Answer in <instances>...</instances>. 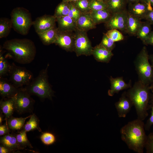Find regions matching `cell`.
Here are the masks:
<instances>
[{
    "instance_id": "cell-6",
    "label": "cell",
    "mask_w": 153,
    "mask_h": 153,
    "mask_svg": "<svg viewBox=\"0 0 153 153\" xmlns=\"http://www.w3.org/2000/svg\"><path fill=\"white\" fill-rule=\"evenodd\" d=\"M10 16L14 30L22 35L27 34L33 22L29 10L23 7H17L12 10Z\"/></svg>"
},
{
    "instance_id": "cell-52",
    "label": "cell",
    "mask_w": 153,
    "mask_h": 153,
    "mask_svg": "<svg viewBox=\"0 0 153 153\" xmlns=\"http://www.w3.org/2000/svg\"><path fill=\"white\" fill-rule=\"evenodd\" d=\"M100 0L103 1H104V2H105L106 3V2H107V0Z\"/></svg>"
},
{
    "instance_id": "cell-20",
    "label": "cell",
    "mask_w": 153,
    "mask_h": 153,
    "mask_svg": "<svg viewBox=\"0 0 153 153\" xmlns=\"http://www.w3.org/2000/svg\"><path fill=\"white\" fill-rule=\"evenodd\" d=\"M59 31L75 32L77 30L76 22L68 16L56 18Z\"/></svg>"
},
{
    "instance_id": "cell-10",
    "label": "cell",
    "mask_w": 153,
    "mask_h": 153,
    "mask_svg": "<svg viewBox=\"0 0 153 153\" xmlns=\"http://www.w3.org/2000/svg\"><path fill=\"white\" fill-rule=\"evenodd\" d=\"M127 19V10L112 14L109 19L104 25L109 30L116 29L126 32Z\"/></svg>"
},
{
    "instance_id": "cell-35",
    "label": "cell",
    "mask_w": 153,
    "mask_h": 153,
    "mask_svg": "<svg viewBox=\"0 0 153 153\" xmlns=\"http://www.w3.org/2000/svg\"><path fill=\"white\" fill-rule=\"evenodd\" d=\"M99 44L110 52H112L115 46V42L105 33H103L101 41Z\"/></svg>"
},
{
    "instance_id": "cell-16",
    "label": "cell",
    "mask_w": 153,
    "mask_h": 153,
    "mask_svg": "<svg viewBox=\"0 0 153 153\" xmlns=\"http://www.w3.org/2000/svg\"><path fill=\"white\" fill-rule=\"evenodd\" d=\"M110 89L108 92L109 95L112 96L115 94L118 93L120 91L132 87L131 81L127 83L123 80L122 77L113 78L111 76L110 78Z\"/></svg>"
},
{
    "instance_id": "cell-24",
    "label": "cell",
    "mask_w": 153,
    "mask_h": 153,
    "mask_svg": "<svg viewBox=\"0 0 153 153\" xmlns=\"http://www.w3.org/2000/svg\"><path fill=\"white\" fill-rule=\"evenodd\" d=\"M89 14L97 25L107 22L110 18L112 13L107 8L97 11H91Z\"/></svg>"
},
{
    "instance_id": "cell-32",
    "label": "cell",
    "mask_w": 153,
    "mask_h": 153,
    "mask_svg": "<svg viewBox=\"0 0 153 153\" xmlns=\"http://www.w3.org/2000/svg\"><path fill=\"white\" fill-rule=\"evenodd\" d=\"M91 0H78L72 3L78 9L81 13H89L91 11L89 5Z\"/></svg>"
},
{
    "instance_id": "cell-26",
    "label": "cell",
    "mask_w": 153,
    "mask_h": 153,
    "mask_svg": "<svg viewBox=\"0 0 153 153\" xmlns=\"http://www.w3.org/2000/svg\"><path fill=\"white\" fill-rule=\"evenodd\" d=\"M106 3L112 14L126 10L128 3L126 0H107Z\"/></svg>"
},
{
    "instance_id": "cell-39",
    "label": "cell",
    "mask_w": 153,
    "mask_h": 153,
    "mask_svg": "<svg viewBox=\"0 0 153 153\" xmlns=\"http://www.w3.org/2000/svg\"><path fill=\"white\" fill-rule=\"evenodd\" d=\"M145 148L146 153H153V132L147 136Z\"/></svg>"
},
{
    "instance_id": "cell-49",
    "label": "cell",
    "mask_w": 153,
    "mask_h": 153,
    "mask_svg": "<svg viewBox=\"0 0 153 153\" xmlns=\"http://www.w3.org/2000/svg\"><path fill=\"white\" fill-rule=\"evenodd\" d=\"M149 4L153 6V0H145Z\"/></svg>"
},
{
    "instance_id": "cell-9",
    "label": "cell",
    "mask_w": 153,
    "mask_h": 153,
    "mask_svg": "<svg viewBox=\"0 0 153 153\" xmlns=\"http://www.w3.org/2000/svg\"><path fill=\"white\" fill-rule=\"evenodd\" d=\"M74 51L77 56L92 55L93 48L87 32L76 30L75 32Z\"/></svg>"
},
{
    "instance_id": "cell-43",
    "label": "cell",
    "mask_w": 153,
    "mask_h": 153,
    "mask_svg": "<svg viewBox=\"0 0 153 153\" xmlns=\"http://www.w3.org/2000/svg\"><path fill=\"white\" fill-rule=\"evenodd\" d=\"M145 44H149L153 46V31L150 32Z\"/></svg>"
},
{
    "instance_id": "cell-37",
    "label": "cell",
    "mask_w": 153,
    "mask_h": 153,
    "mask_svg": "<svg viewBox=\"0 0 153 153\" xmlns=\"http://www.w3.org/2000/svg\"><path fill=\"white\" fill-rule=\"evenodd\" d=\"M40 138L42 142L47 145L53 144L56 141V138L54 135L50 132L43 133L41 135Z\"/></svg>"
},
{
    "instance_id": "cell-50",
    "label": "cell",
    "mask_w": 153,
    "mask_h": 153,
    "mask_svg": "<svg viewBox=\"0 0 153 153\" xmlns=\"http://www.w3.org/2000/svg\"><path fill=\"white\" fill-rule=\"evenodd\" d=\"M149 59L151 60L152 64V66H153V55H151L149 56Z\"/></svg>"
},
{
    "instance_id": "cell-48",
    "label": "cell",
    "mask_w": 153,
    "mask_h": 153,
    "mask_svg": "<svg viewBox=\"0 0 153 153\" xmlns=\"http://www.w3.org/2000/svg\"><path fill=\"white\" fill-rule=\"evenodd\" d=\"M78 0H62V1L69 3H72L75 2Z\"/></svg>"
},
{
    "instance_id": "cell-12",
    "label": "cell",
    "mask_w": 153,
    "mask_h": 153,
    "mask_svg": "<svg viewBox=\"0 0 153 153\" xmlns=\"http://www.w3.org/2000/svg\"><path fill=\"white\" fill-rule=\"evenodd\" d=\"M56 19L54 15L45 14L37 18L33 22L37 34L42 33L56 26Z\"/></svg>"
},
{
    "instance_id": "cell-33",
    "label": "cell",
    "mask_w": 153,
    "mask_h": 153,
    "mask_svg": "<svg viewBox=\"0 0 153 153\" xmlns=\"http://www.w3.org/2000/svg\"><path fill=\"white\" fill-rule=\"evenodd\" d=\"M16 139L20 146L23 148L28 147L30 148H33L31 143L27 137L26 132L20 131L18 134H16Z\"/></svg>"
},
{
    "instance_id": "cell-1",
    "label": "cell",
    "mask_w": 153,
    "mask_h": 153,
    "mask_svg": "<svg viewBox=\"0 0 153 153\" xmlns=\"http://www.w3.org/2000/svg\"><path fill=\"white\" fill-rule=\"evenodd\" d=\"M143 121L138 119L129 122L120 130L121 139L128 148L137 153H143L147 136Z\"/></svg>"
},
{
    "instance_id": "cell-45",
    "label": "cell",
    "mask_w": 153,
    "mask_h": 153,
    "mask_svg": "<svg viewBox=\"0 0 153 153\" xmlns=\"http://www.w3.org/2000/svg\"><path fill=\"white\" fill-rule=\"evenodd\" d=\"M128 3L129 4L134 3L140 1H145V0H126Z\"/></svg>"
},
{
    "instance_id": "cell-19",
    "label": "cell",
    "mask_w": 153,
    "mask_h": 153,
    "mask_svg": "<svg viewBox=\"0 0 153 153\" xmlns=\"http://www.w3.org/2000/svg\"><path fill=\"white\" fill-rule=\"evenodd\" d=\"M92 55L97 61L107 63L109 62L113 55L112 52L99 44L93 47Z\"/></svg>"
},
{
    "instance_id": "cell-28",
    "label": "cell",
    "mask_w": 153,
    "mask_h": 153,
    "mask_svg": "<svg viewBox=\"0 0 153 153\" xmlns=\"http://www.w3.org/2000/svg\"><path fill=\"white\" fill-rule=\"evenodd\" d=\"M151 24L148 22H143L139 29L136 36L145 44L151 31Z\"/></svg>"
},
{
    "instance_id": "cell-31",
    "label": "cell",
    "mask_w": 153,
    "mask_h": 153,
    "mask_svg": "<svg viewBox=\"0 0 153 153\" xmlns=\"http://www.w3.org/2000/svg\"><path fill=\"white\" fill-rule=\"evenodd\" d=\"M70 6V3L62 1L56 7L53 15L56 18L68 15Z\"/></svg>"
},
{
    "instance_id": "cell-4",
    "label": "cell",
    "mask_w": 153,
    "mask_h": 153,
    "mask_svg": "<svg viewBox=\"0 0 153 153\" xmlns=\"http://www.w3.org/2000/svg\"><path fill=\"white\" fill-rule=\"evenodd\" d=\"M49 66L48 64L45 68L41 70L37 76L24 88L31 95H35L42 100L48 99L52 100L54 92L48 80Z\"/></svg>"
},
{
    "instance_id": "cell-47",
    "label": "cell",
    "mask_w": 153,
    "mask_h": 153,
    "mask_svg": "<svg viewBox=\"0 0 153 153\" xmlns=\"http://www.w3.org/2000/svg\"><path fill=\"white\" fill-rule=\"evenodd\" d=\"M149 102H150V105H149L153 106V94H150Z\"/></svg>"
},
{
    "instance_id": "cell-30",
    "label": "cell",
    "mask_w": 153,
    "mask_h": 153,
    "mask_svg": "<svg viewBox=\"0 0 153 153\" xmlns=\"http://www.w3.org/2000/svg\"><path fill=\"white\" fill-rule=\"evenodd\" d=\"M2 47H0V77L8 75L11 67L10 64L6 59L3 56Z\"/></svg>"
},
{
    "instance_id": "cell-38",
    "label": "cell",
    "mask_w": 153,
    "mask_h": 153,
    "mask_svg": "<svg viewBox=\"0 0 153 153\" xmlns=\"http://www.w3.org/2000/svg\"><path fill=\"white\" fill-rule=\"evenodd\" d=\"M81 12L74 5L70 3V9L68 16L76 22L79 18Z\"/></svg>"
},
{
    "instance_id": "cell-17",
    "label": "cell",
    "mask_w": 153,
    "mask_h": 153,
    "mask_svg": "<svg viewBox=\"0 0 153 153\" xmlns=\"http://www.w3.org/2000/svg\"><path fill=\"white\" fill-rule=\"evenodd\" d=\"M76 29L80 31L87 32L95 29L96 25L89 13H81L78 20L76 22Z\"/></svg>"
},
{
    "instance_id": "cell-25",
    "label": "cell",
    "mask_w": 153,
    "mask_h": 153,
    "mask_svg": "<svg viewBox=\"0 0 153 153\" xmlns=\"http://www.w3.org/2000/svg\"><path fill=\"white\" fill-rule=\"evenodd\" d=\"M31 115L25 118H15L12 116L6 121L9 128L13 130H21L26 119L30 118Z\"/></svg>"
},
{
    "instance_id": "cell-22",
    "label": "cell",
    "mask_w": 153,
    "mask_h": 153,
    "mask_svg": "<svg viewBox=\"0 0 153 153\" xmlns=\"http://www.w3.org/2000/svg\"><path fill=\"white\" fill-rule=\"evenodd\" d=\"M142 22L141 20L130 14L127 10L126 32L131 36H136Z\"/></svg>"
},
{
    "instance_id": "cell-51",
    "label": "cell",
    "mask_w": 153,
    "mask_h": 153,
    "mask_svg": "<svg viewBox=\"0 0 153 153\" xmlns=\"http://www.w3.org/2000/svg\"><path fill=\"white\" fill-rule=\"evenodd\" d=\"M152 83V84H151V86H150V89L152 91L153 94V80L151 82V83Z\"/></svg>"
},
{
    "instance_id": "cell-18",
    "label": "cell",
    "mask_w": 153,
    "mask_h": 153,
    "mask_svg": "<svg viewBox=\"0 0 153 153\" xmlns=\"http://www.w3.org/2000/svg\"><path fill=\"white\" fill-rule=\"evenodd\" d=\"M16 135L14 133H9L1 136L0 139V144L8 148L12 152L24 149L18 142Z\"/></svg>"
},
{
    "instance_id": "cell-15",
    "label": "cell",
    "mask_w": 153,
    "mask_h": 153,
    "mask_svg": "<svg viewBox=\"0 0 153 153\" xmlns=\"http://www.w3.org/2000/svg\"><path fill=\"white\" fill-rule=\"evenodd\" d=\"M19 88L15 86L7 78L0 77V95L2 98L14 97Z\"/></svg>"
},
{
    "instance_id": "cell-3",
    "label": "cell",
    "mask_w": 153,
    "mask_h": 153,
    "mask_svg": "<svg viewBox=\"0 0 153 153\" xmlns=\"http://www.w3.org/2000/svg\"><path fill=\"white\" fill-rule=\"evenodd\" d=\"M150 90L149 85L144 84L138 80L126 92L135 107L137 118L142 121L144 120L148 115Z\"/></svg>"
},
{
    "instance_id": "cell-29",
    "label": "cell",
    "mask_w": 153,
    "mask_h": 153,
    "mask_svg": "<svg viewBox=\"0 0 153 153\" xmlns=\"http://www.w3.org/2000/svg\"><path fill=\"white\" fill-rule=\"evenodd\" d=\"M12 25L11 19L7 18L0 19V38L7 37L10 33Z\"/></svg>"
},
{
    "instance_id": "cell-11",
    "label": "cell",
    "mask_w": 153,
    "mask_h": 153,
    "mask_svg": "<svg viewBox=\"0 0 153 153\" xmlns=\"http://www.w3.org/2000/svg\"><path fill=\"white\" fill-rule=\"evenodd\" d=\"M75 41L74 32L63 31L58 30L54 43L67 52L74 51Z\"/></svg>"
},
{
    "instance_id": "cell-44",
    "label": "cell",
    "mask_w": 153,
    "mask_h": 153,
    "mask_svg": "<svg viewBox=\"0 0 153 153\" xmlns=\"http://www.w3.org/2000/svg\"><path fill=\"white\" fill-rule=\"evenodd\" d=\"M12 152L8 148L4 145L0 144V153H10Z\"/></svg>"
},
{
    "instance_id": "cell-21",
    "label": "cell",
    "mask_w": 153,
    "mask_h": 153,
    "mask_svg": "<svg viewBox=\"0 0 153 153\" xmlns=\"http://www.w3.org/2000/svg\"><path fill=\"white\" fill-rule=\"evenodd\" d=\"M0 107L1 112L5 116V120H6L12 116L15 111L14 97L3 98L0 101Z\"/></svg>"
},
{
    "instance_id": "cell-27",
    "label": "cell",
    "mask_w": 153,
    "mask_h": 153,
    "mask_svg": "<svg viewBox=\"0 0 153 153\" xmlns=\"http://www.w3.org/2000/svg\"><path fill=\"white\" fill-rule=\"evenodd\" d=\"M30 118L20 131L27 132L37 130L41 132V129L39 126V120L36 115L33 114Z\"/></svg>"
},
{
    "instance_id": "cell-40",
    "label": "cell",
    "mask_w": 153,
    "mask_h": 153,
    "mask_svg": "<svg viewBox=\"0 0 153 153\" xmlns=\"http://www.w3.org/2000/svg\"><path fill=\"white\" fill-rule=\"evenodd\" d=\"M149 108L151 109V115L144 124V129L146 131L149 130L153 125V106L149 105Z\"/></svg>"
},
{
    "instance_id": "cell-5",
    "label": "cell",
    "mask_w": 153,
    "mask_h": 153,
    "mask_svg": "<svg viewBox=\"0 0 153 153\" xmlns=\"http://www.w3.org/2000/svg\"><path fill=\"white\" fill-rule=\"evenodd\" d=\"M149 56L146 48L144 46L134 61L139 80L147 85L151 83L153 80V69L149 62Z\"/></svg>"
},
{
    "instance_id": "cell-34",
    "label": "cell",
    "mask_w": 153,
    "mask_h": 153,
    "mask_svg": "<svg viewBox=\"0 0 153 153\" xmlns=\"http://www.w3.org/2000/svg\"><path fill=\"white\" fill-rule=\"evenodd\" d=\"M91 11H97L108 8L106 2L100 0H91L89 5Z\"/></svg>"
},
{
    "instance_id": "cell-13",
    "label": "cell",
    "mask_w": 153,
    "mask_h": 153,
    "mask_svg": "<svg viewBox=\"0 0 153 153\" xmlns=\"http://www.w3.org/2000/svg\"><path fill=\"white\" fill-rule=\"evenodd\" d=\"M152 10L151 5L145 1H140L129 4L128 12L141 20L145 19L149 10Z\"/></svg>"
},
{
    "instance_id": "cell-23",
    "label": "cell",
    "mask_w": 153,
    "mask_h": 153,
    "mask_svg": "<svg viewBox=\"0 0 153 153\" xmlns=\"http://www.w3.org/2000/svg\"><path fill=\"white\" fill-rule=\"evenodd\" d=\"M58 32L56 26L41 33L37 34L43 44L48 45L54 43Z\"/></svg>"
},
{
    "instance_id": "cell-2",
    "label": "cell",
    "mask_w": 153,
    "mask_h": 153,
    "mask_svg": "<svg viewBox=\"0 0 153 153\" xmlns=\"http://www.w3.org/2000/svg\"><path fill=\"white\" fill-rule=\"evenodd\" d=\"M2 48L8 52L10 58L21 64L31 62L36 54L34 43L27 39H14L7 40L3 43Z\"/></svg>"
},
{
    "instance_id": "cell-46",
    "label": "cell",
    "mask_w": 153,
    "mask_h": 153,
    "mask_svg": "<svg viewBox=\"0 0 153 153\" xmlns=\"http://www.w3.org/2000/svg\"><path fill=\"white\" fill-rule=\"evenodd\" d=\"M0 125H2V122L3 119V118L4 117V115L3 114V112L1 111H0Z\"/></svg>"
},
{
    "instance_id": "cell-14",
    "label": "cell",
    "mask_w": 153,
    "mask_h": 153,
    "mask_svg": "<svg viewBox=\"0 0 153 153\" xmlns=\"http://www.w3.org/2000/svg\"><path fill=\"white\" fill-rule=\"evenodd\" d=\"M114 105L120 118L126 117L133 106L132 101L127 95L126 91L123 92L119 100Z\"/></svg>"
},
{
    "instance_id": "cell-41",
    "label": "cell",
    "mask_w": 153,
    "mask_h": 153,
    "mask_svg": "<svg viewBox=\"0 0 153 153\" xmlns=\"http://www.w3.org/2000/svg\"><path fill=\"white\" fill-rule=\"evenodd\" d=\"M10 129L8 127L6 121L4 124L1 125L0 126V135L2 136L9 133Z\"/></svg>"
},
{
    "instance_id": "cell-7",
    "label": "cell",
    "mask_w": 153,
    "mask_h": 153,
    "mask_svg": "<svg viewBox=\"0 0 153 153\" xmlns=\"http://www.w3.org/2000/svg\"><path fill=\"white\" fill-rule=\"evenodd\" d=\"M9 81L16 87L21 88L28 85L34 78L33 73L26 68L11 64L9 72Z\"/></svg>"
},
{
    "instance_id": "cell-36",
    "label": "cell",
    "mask_w": 153,
    "mask_h": 153,
    "mask_svg": "<svg viewBox=\"0 0 153 153\" xmlns=\"http://www.w3.org/2000/svg\"><path fill=\"white\" fill-rule=\"evenodd\" d=\"M105 34L115 42L122 41L124 38L122 34L116 29L109 30Z\"/></svg>"
},
{
    "instance_id": "cell-8",
    "label": "cell",
    "mask_w": 153,
    "mask_h": 153,
    "mask_svg": "<svg viewBox=\"0 0 153 153\" xmlns=\"http://www.w3.org/2000/svg\"><path fill=\"white\" fill-rule=\"evenodd\" d=\"M14 98L15 111L17 113L21 114L33 112L35 101L24 88H20Z\"/></svg>"
},
{
    "instance_id": "cell-42",
    "label": "cell",
    "mask_w": 153,
    "mask_h": 153,
    "mask_svg": "<svg viewBox=\"0 0 153 153\" xmlns=\"http://www.w3.org/2000/svg\"><path fill=\"white\" fill-rule=\"evenodd\" d=\"M144 20L149 22L151 25H153V10L148 11Z\"/></svg>"
}]
</instances>
